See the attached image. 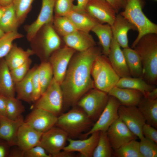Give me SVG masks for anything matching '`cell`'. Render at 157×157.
Here are the masks:
<instances>
[{
	"label": "cell",
	"instance_id": "cell-1",
	"mask_svg": "<svg viewBox=\"0 0 157 157\" xmlns=\"http://www.w3.org/2000/svg\"><path fill=\"white\" fill-rule=\"evenodd\" d=\"M101 54L100 48L96 46L74 54L60 85L63 104H76L84 95L94 88L92 68L96 58Z\"/></svg>",
	"mask_w": 157,
	"mask_h": 157
},
{
	"label": "cell",
	"instance_id": "cell-2",
	"mask_svg": "<svg viewBox=\"0 0 157 157\" xmlns=\"http://www.w3.org/2000/svg\"><path fill=\"white\" fill-rule=\"evenodd\" d=\"M139 55L143 70V78L154 85L157 81V34H146L133 48Z\"/></svg>",
	"mask_w": 157,
	"mask_h": 157
},
{
	"label": "cell",
	"instance_id": "cell-3",
	"mask_svg": "<svg viewBox=\"0 0 157 157\" xmlns=\"http://www.w3.org/2000/svg\"><path fill=\"white\" fill-rule=\"evenodd\" d=\"M143 0H127L124 10L119 13L136 28L137 36L132 44L133 48L140 38L150 33L157 34V25L151 21L144 14Z\"/></svg>",
	"mask_w": 157,
	"mask_h": 157
},
{
	"label": "cell",
	"instance_id": "cell-4",
	"mask_svg": "<svg viewBox=\"0 0 157 157\" xmlns=\"http://www.w3.org/2000/svg\"><path fill=\"white\" fill-rule=\"evenodd\" d=\"M52 22L42 26L30 41L31 49L42 62L48 61L52 54L60 47L61 40Z\"/></svg>",
	"mask_w": 157,
	"mask_h": 157
},
{
	"label": "cell",
	"instance_id": "cell-5",
	"mask_svg": "<svg viewBox=\"0 0 157 157\" xmlns=\"http://www.w3.org/2000/svg\"><path fill=\"white\" fill-rule=\"evenodd\" d=\"M91 75L95 88L107 94L116 86L120 78L111 66L107 56L102 54L94 61Z\"/></svg>",
	"mask_w": 157,
	"mask_h": 157
},
{
	"label": "cell",
	"instance_id": "cell-6",
	"mask_svg": "<svg viewBox=\"0 0 157 157\" xmlns=\"http://www.w3.org/2000/svg\"><path fill=\"white\" fill-rule=\"evenodd\" d=\"M92 121L81 108H74L58 116L56 126L61 129L69 137L78 135L87 129Z\"/></svg>",
	"mask_w": 157,
	"mask_h": 157
},
{
	"label": "cell",
	"instance_id": "cell-7",
	"mask_svg": "<svg viewBox=\"0 0 157 157\" xmlns=\"http://www.w3.org/2000/svg\"><path fill=\"white\" fill-rule=\"evenodd\" d=\"M108 97L107 93L93 88L84 95L76 104L92 121L95 120L97 119L104 109Z\"/></svg>",
	"mask_w": 157,
	"mask_h": 157
},
{
	"label": "cell",
	"instance_id": "cell-8",
	"mask_svg": "<svg viewBox=\"0 0 157 157\" xmlns=\"http://www.w3.org/2000/svg\"><path fill=\"white\" fill-rule=\"evenodd\" d=\"M34 108H41L58 116L63 105V95L60 85L53 77L48 87L35 102Z\"/></svg>",
	"mask_w": 157,
	"mask_h": 157
},
{
	"label": "cell",
	"instance_id": "cell-9",
	"mask_svg": "<svg viewBox=\"0 0 157 157\" xmlns=\"http://www.w3.org/2000/svg\"><path fill=\"white\" fill-rule=\"evenodd\" d=\"M121 104L115 97L109 96L107 103L104 109L92 128L81 137L86 138L92 133L98 131L106 132L109 127L119 117L118 110Z\"/></svg>",
	"mask_w": 157,
	"mask_h": 157
},
{
	"label": "cell",
	"instance_id": "cell-10",
	"mask_svg": "<svg viewBox=\"0 0 157 157\" xmlns=\"http://www.w3.org/2000/svg\"><path fill=\"white\" fill-rule=\"evenodd\" d=\"M68 137L64 131L54 126L43 133L38 145L43 147L51 157H56L66 146Z\"/></svg>",
	"mask_w": 157,
	"mask_h": 157
},
{
	"label": "cell",
	"instance_id": "cell-11",
	"mask_svg": "<svg viewBox=\"0 0 157 157\" xmlns=\"http://www.w3.org/2000/svg\"><path fill=\"white\" fill-rule=\"evenodd\" d=\"M76 51L66 46L56 50L49 58L48 61L52 67L53 78L60 85L64 79L71 60Z\"/></svg>",
	"mask_w": 157,
	"mask_h": 157
},
{
	"label": "cell",
	"instance_id": "cell-12",
	"mask_svg": "<svg viewBox=\"0 0 157 157\" xmlns=\"http://www.w3.org/2000/svg\"><path fill=\"white\" fill-rule=\"evenodd\" d=\"M118 114L119 117L138 138L140 139L144 137L142 129L146 121L138 107L120 105Z\"/></svg>",
	"mask_w": 157,
	"mask_h": 157
},
{
	"label": "cell",
	"instance_id": "cell-13",
	"mask_svg": "<svg viewBox=\"0 0 157 157\" xmlns=\"http://www.w3.org/2000/svg\"><path fill=\"white\" fill-rule=\"evenodd\" d=\"M58 116L45 110L34 108L24 123L35 130L44 133L56 126Z\"/></svg>",
	"mask_w": 157,
	"mask_h": 157
},
{
	"label": "cell",
	"instance_id": "cell-14",
	"mask_svg": "<svg viewBox=\"0 0 157 157\" xmlns=\"http://www.w3.org/2000/svg\"><path fill=\"white\" fill-rule=\"evenodd\" d=\"M106 132L114 150L138 138L119 117L109 127Z\"/></svg>",
	"mask_w": 157,
	"mask_h": 157
},
{
	"label": "cell",
	"instance_id": "cell-15",
	"mask_svg": "<svg viewBox=\"0 0 157 157\" xmlns=\"http://www.w3.org/2000/svg\"><path fill=\"white\" fill-rule=\"evenodd\" d=\"M85 11L99 23L110 26L117 14L113 7L105 0H90L86 6Z\"/></svg>",
	"mask_w": 157,
	"mask_h": 157
},
{
	"label": "cell",
	"instance_id": "cell-16",
	"mask_svg": "<svg viewBox=\"0 0 157 157\" xmlns=\"http://www.w3.org/2000/svg\"><path fill=\"white\" fill-rule=\"evenodd\" d=\"M56 1L42 0L41 9L37 18L31 24L25 27L27 39L29 42L42 26L53 22Z\"/></svg>",
	"mask_w": 157,
	"mask_h": 157
},
{
	"label": "cell",
	"instance_id": "cell-17",
	"mask_svg": "<svg viewBox=\"0 0 157 157\" xmlns=\"http://www.w3.org/2000/svg\"><path fill=\"white\" fill-rule=\"evenodd\" d=\"M100 131L94 132L88 138L82 140H76L68 138V144L63 150L72 152H79L84 157H92L97 144Z\"/></svg>",
	"mask_w": 157,
	"mask_h": 157
},
{
	"label": "cell",
	"instance_id": "cell-18",
	"mask_svg": "<svg viewBox=\"0 0 157 157\" xmlns=\"http://www.w3.org/2000/svg\"><path fill=\"white\" fill-rule=\"evenodd\" d=\"M121 47L113 36L108 58L112 67L120 78L131 77Z\"/></svg>",
	"mask_w": 157,
	"mask_h": 157
},
{
	"label": "cell",
	"instance_id": "cell-19",
	"mask_svg": "<svg viewBox=\"0 0 157 157\" xmlns=\"http://www.w3.org/2000/svg\"><path fill=\"white\" fill-rule=\"evenodd\" d=\"M63 40L66 46L76 51H84L96 45L89 33L78 30L63 37Z\"/></svg>",
	"mask_w": 157,
	"mask_h": 157
},
{
	"label": "cell",
	"instance_id": "cell-20",
	"mask_svg": "<svg viewBox=\"0 0 157 157\" xmlns=\"http://www.w3.org/2000/svg\"><path fill=\"white\" fill-rule=\"evenodd\" d=\"M24 122L23 117L14 120L0 115V139L7 142L11 147L16 145L17 132Z\"/></svg>",
	"mask_w": 157,
	"mask_h": 157
},
{
	"label": "cell",
	"instance_id": "cell-21",
	"mask_svg": "<svg viewBox=\"0 0 157 157\" xmlns=\"http://www.w3.org/2000/svg\"><path fill=\"white\" fill-rule=\"evenodd\" d=\"M43 133L23 123L18 129L16 146L23 151L38 145Z\"/></svg>",
	"mask_w": 157,
	"mask_h": 157
},
{
	"label": "cell",
	"instance_id": "cell-22",
	"mask_svg": "<svg viewBox=\"0 0 157 157\" xmlns=\"http://www.w3.org/2000/svg\"><path fill=\"white\" fill-rule=\"evenodd\" d=\"M111 26L113 36L120 47L123 49L129 47L128 33L130 30H137L135 27L120 14H117Z\"/></svg>",
	"mask_w": 157,
	"mask_h": 157
},
{
	"label": "cell",
	"instance_id": "cell-23",
	"mask_svg": "<svg viewBox=\"0 0 157 157\" xmlns=\"http://www.w3.org/2000/svg\"><path fill=\"white\" fill-rule=\"evenodd\" d=\"M108 94L117 99L121 105L126 106H137L143 96L142 93L138 90L116 86Z\"/></svg>",
	"mask_w": 157,
	"mask_h": 157
},
{
	"label": "cell",
	"instance_id": "cell-24",
	"mask_svg": "<svg viewBox=\"0 0 157 157\" xmlns=\"http://www.w3.org/2000/svg\"><path fill=\"white\" fill-rule=\"evenodd\" d=\"M34 54L31 49L24 50L16 43L13 45L4 59L10 70L21 65L31 56Z\"/></svg>",
	"mask_w": 157,
	"mask_h": 157
},
{
	"label": "cell",
	"instance_id": "cell-25",
	"mask_svg": "<svg viewBox=\"0 0 157 157\" xmlns=\"http://www.w3.org/2000/svg\"><path fill=\"white\" fill-rule=\"evenodd\" d=\"M65 16L70 20L77 30L87 32L89 33L99 23L85 11L80 12L72 10Z\"/></svg>",
	"mask_w": 157,
	"mask_h": 157
},
{
	"label": "cell",
	"instance_id": "cell-26",
	"mask_svg": "<svg viewBox=\"0 0 157 157\" xmlns=\"http://www.w3.org/2000/svg\"><path fill=\"white\" fill-rule=\"evenodd\" d=\"M15 84L4 59L0 60V94L7 98L14 97Z\"/></svg>",
	"mask_w": 157,
	"mask_h": 157
},
{
	"label": "cell",
	"instance_id": "cell-27",
	"mask_svg": "<svg viewBox=\"0 0 157 157\" xmlns=\"http://www.w3.org/2000/svg\"><path fill=\"white\" fill-rule=\"evenodd\" d=\"M37 66L30 69L24 78L15 84L17 98L20 100L29 103L32 102V76Z\"/></svg>",
	"mask_w": 157,
	"mask_h": 157
},
{
	"label": "cell",
	"instance_id": "cell-28",
	"mask_svg": "<svg viewBox=\"0 0 157 157\" xmlns=\"http://www.w3.org/2000/svg\"><path fill=\"white\" fill-rule=\"evenodd\" d=\"M130 74L133 77L143 78V70L140 58L136 51L128 47L122 50Z\"/></svg>",
	"mask_w": 157,
	"mask_h": 157
},
{
	"label": "cell",
	"instance_id": "cell-29",
	"mask_svg": "<svg viewBox=\"0 0 157 157\" xmlns=\"http://www.w3.org/2000/svg\"><path fill=\"white\" fill-rule=\"evenodd\" d=\"M91 31L97 37L102 48V53L107 56L110 50L113 33L111 26L108 24L98 23L92 29Z\"/></svg>",
	"mask_w": 157,
	"mask_h": 157
},
{
	"label": "cell",
	"instance_id": "cell-30",
	"mask_svg": "<svg viewBox=\"0 0 157 157\" xmlns=\"http://www.w3.org/2000/svg\"><path fill=\"white\" fill-rule=\"evenodd\" d=\"M147 123L157 127V99L151 100L142 97L138 105Z\"/></svg>",
	"mask_w": 157,
	"mask_h": 157
},
{
	"label": "cell",
	"instance_id": "cell-31",
	"mask_svg": "<svg viewBox=\"0 0 157 157\" xmlns=\"http://www.w3.org/2000/svg\"><path fill=\"white\" fill-rule=\"evenodd\" d=\"M116 86L138 90L144 96L145 94L155 88L154 85L148 83L141 78L131 77L120 78Z\"/></svg>",
	"mask_w": 157,
	"mask_h": 157
},
{
	"label": "cell",
	"instance_id": "cell-32",
	"mask_svg": "<svg viewBox=\"0 0 157 157\" xmlns=\"http://www.w3.org/2000/svg\"><path fill=\"white\" fill-rule=\"evenodd\" d=\"M20 24L13 3L9 5L0 20V28L5 33L17 31Z\"/></svg>",
	"mask_w": 157,
	"mask_h": 157
},
{
	"label": "cell",
	"instance_id": "cell-33",
	"mask_svg": "<svg viewBox=\"0 0 157 157\" xmlns=\"http://www.w3.org/2000/svg\"><path fill=\"white\" fill-rule=\"evenodd\" d=\"M52 24L57 34L63 37L77 30L72 22L65 16L55 15Z\"/></svg>",
	"mask_w": 157,
	"mask_h": 157
},
{
	"label": "cell",
	"instance_id": "cell-34",
	"mask_svg": "<svg viewBox=\"0 0 157 157\" xmlns=\"http://www.w3.org/2000/svg\"><path fill=\"white\" fill-rule=\"evenodd\" d=\"M113 150L106 132L100 131L98 140L92 157H111L113 156Z\"/></svg>",
	"mask_w": 157,
	"mask_h": 157
},
{
	"label": "cell",
	"instance_id": "cell-35",
	"mask_svg": "<svg viewBox=\"0 0 157 157\" xmlns=\"http://www.w3.org/2000/svg\"><path fill=\"white\" fill-rule=\"evenodd\" d=\"M113 156L117 157H142L139 150V142L131 140L114 150Z\"/></svg>",
	"mask_w": 157,
	"mask_h": 157
},
{
	"label": "cell",
	"instance_id": "cell-36",
	"mask_svg": "<svg viewBox=\"0 0 157 157\" xmlns=\"http://www.w3.org/2000/svg\"><path fill=\"white\" fill-rule=\"evenodd\" d=\"M38 72L42 95L53 77L52 68L49 62H42L38 67Z\"/></svg>",
	"mask_w": 157,
	"mask_h": 157
},
{
	"label": "cell",
	"instance_id": "cell-37",
	"mask_svg": "<svg viewBox=\"0 0 157 157\" xmlns=\"http://www.w3.org/2000/svg\"><path fill=\"white\" fill-rule=\"evenodd\" d=\"M25 107L21 100L15 97L8 98L6 106V117L13 120H17L23 117Z\"/></svg>",
	"mask_w": 157,
	"mask_h": 157
},
{
	"label": "cell",
	"instance_id": "cell-38",
	"mask_svg": "<svg viewBox=\"0 0 157 157\" xmlns=\"http://www.w3.org/2000/svg\"><path fill=\"white\" fill-rule=\"evenodd\" d=\"M23 36L17 31L5 33L0 37V59L5 57L9 53L15 40Z\"/></svg>",
	"mask_w": 157,
	"mask_h": 157
},
{
	"label": "cell",
	"instance_id": "cell-39",
	"mask_svg": "<svg viewBox=\"0 0 157 157\" xmlns=\"http://www.w3.org/2000/svg\"><path fill=\"white\" fill-rule=\"evenodd\" d=\"M34 0H13V4L20 25L24 21L31 10Z\"/></svg>",
	"mask_w": 157,
	"mask_h": 157
},
{
	"label": "cell",
	"instance_id": "cell-40",
	"mask_svg": "<svg viewBox=\"0 0 157 157\" xmlns=\"http://www.w3.org/2000/svg\"><path fill=\"white\" fill-rule=\"evenodd\" d=\"M139 150L142 157L157 156V143L144 137L140 139Z\"/></svg>",
	"mask_w": 157,
	"mask_h": 157
},
{
	"label": "cell",
	"instance_id": "cell-41",
	"mask_svg": "<svg viewBox=\"0 0 157 157\" xmlns=\"http://www.w3.org/2000/svg\"><path fill=\"white\" fill-rule=\"evenodd\" d=\"M32 60L30 58L24 63L15 68L10 70L12 79L15 84L21 81L29 70Z\"/></svg>",
	"mask_w": 157,
	"mask_h": 157
},
{
	"label": "cell",
	"instance_id": "cell-42",
	"mask_svg": "<svg viewBox=\"0 0 157 157\" xmlns=\"http://www.w3.org/2000/svg\"><path fill=\"white\" fill-rule=\"evenodd\" d=\"M74 0H56L54 10L55 15L65 16L73 10Z\"/></svg>",
	"mask_w": 157,
	"mask_h": 157
},
{
	"label": "cell",
	"instance_id": "cell-43",
	"mask_svg": "<svg viewBox=\"0 0 157 157\" xmlns=\"http://www.w3.org/2000/svg\"><path fill=\"white\" fill-rule=\"evenodd\" d=\"M38 67L37 66L32 76V102H35L42 95L41 87L38 72Z\"/></svg>",
	"mask_w": 157,
	"mask_h": 157
},
{
	"label": "cell",
	"instance_id": "cell-44",
	"mask_svg": "<svg viewBox=\"0 0 157 157\" xmlns=\"http://www.w3.org/2000/svg\"><path fill=\"white\" fill-rule=\"evenodd\" d=\"M24 157H51L42 147L38 145L24 151Z\"/></svg>",
	"mask_w": 157,
	"mask_h": 157
},
{
	"label": "cell",
	"instance_id": "cell-45",
	"mask_svg": "<svg viewBox=\"0 0 157 157\" xmlns=\"http://www.w3.org/2000/svg\"><path fill=\"white\" fill-rule=\"evenodd\" d=\"M142 133L144 137L157 143V131L156 128L146 123L142 127Z\"/></svg>",
	"mask_w": 157,
	"mask_h": 157
},
{
	"label": "cell",
	"instance_id": "cell-46",
	"mask_svg": "<svg viewBox=\"0 0 157 157\" xmlns=\"http://www.w3.org/2000/svg\"><path fill=\"white\" fill-rule=\"evenodd\" d=\"M114 9L117 14L124 9L126 4L127 0H105Z\"/></svg>",
	"mask_w": 157,
	"mask_h": 157
},
{
	"label": "cell",
	"instance_id": "cell-47",
	"mask_svg": "<svg viewBox=\"0 0 157 157\" xmlns=\"http://www.w3.org/2000/svg\"><path fill=\"white\" fill-rule=\"evenodd\" d=\"M10 147L7 142L0 139V157H8Z\"/></svg>",
	"mask_w": 157,
	"mask_h": 157
},
{
	"label": "cell",
	"instance_id": "cell-48",
	"mask_svg": "<svg viewBox=\"0 0 157 157\" xmlns=\"http://www.w3.org/2000/svg\"><path fill=\"white\" fill-rule=\"evenodd\" d=\"M77 4L74 5L73 10L80 12H85L86 5L90 0H77Z\"/></svg>",
	"mask_w": 157,
	"mask_h": 157
},
{
	"label": "cell",
	"instance_id": "cell-49",
	"mask_svg": "<svg viewBox=\"0 0 157 157\" xmlns=\"http://www.w3.org/2000/svg\"><path fill=\"white\" fill-rule=\"evenodd\" d=\"M8 98L0 94V115L6 116V106Z\"/></svg>",
	"mask_w": 157,
	"mask_h": 157
},
{
	"label": "cell",
	"instance_id": "cell-50",
	"mask_svg": "<svg viewBox=\"0 0 157 157\" xmlns=\"http://www.w3.org/2000/svg\"><path fill=\"white\" fill-rule=\"evenodd\" d=\"M23 151V150L18 147L17 148L10 150L8 157H24Z\"/></svg>",
	"mask_w": 157,
	"mask_h": 157
},
{
	"label": "cell",
	"instance_id": "cell-51",
	"mask_svg": "<svg viewBox=\"0 0 157 157\" xmlns=\"http://www.w3.org/2000/svg\"><path fill=\"white\" fill-rule=\"evenodd\" d=\"M147 99L154 100L157 99V88H155L147 92L143 96Z\"/></svg>",
	"mask_w": 157,
	"mask_h": 157
},
{
	"label": "cell",
	"instance_id": "cell-52",
	"mask_svg": "<svg viewBox=\"0 0 157 157\" xmlns=\"http://www.w3.org/2000/svg\"><path fill=\"white\" fill-rule=\"evenodd\" d=\"M74 152H69L63 150L56 156V157H74L75 156Z\"/></svg>",
	"mask_w": 157,
	"mask_h": 157
},
{
	"label": "cell",
	"instance_id": "cell-53",
	"mask_svg": "<svg viewBox=\"0 0 157 157\" xmlns=\"http://www.w3.org/2000/svg\"><path fill=\"white\" fill-rule=\"evenodd\" d=\"M13 0H0V6L5 7L13 3Z\"/></svg>",
	"mask_w": 157,
	"mask_h": 157
},
{
	"label": "cell",
	"instance_id": "cell-54",
	"mask_svg": "<svg viewBox=\"0 0 157 157\" xmlns=\"http://www.w3.org/2000/svg\"><path fill=\"white\" fill-rule=\"evenodd\" d=\"M8 6L5 7H0V20Z\"/></svg>",
	"mask_w": 157,
	"mask_h": 157
},
{
	"label": "cell",
	"instance_id": "cell-55",
	"mask_svg": "<svg viewBox=\"0 0 157 157\" xmlns=\"http://www.w3.org/2000/svg\"><path fill=\"white\" fill-rule=\"evenodd\" d=\"M5 33L0 28V37L2 36Z\"/></svg>",
	"mask_w": 157,
	"mask_h": 157
},
{
	"label": "cell",
	"instance_id": "cell-56",
	"mask_svg": "<svg viewBox=\"0 0 157 157\" xmlns=\"http://www.w3.org/2000/svg\"><path fill=\"white\" fill-rule=\"evenodd\" d=\"M154 0L156 1L157 0Z\"/></svg>",
	"mask_w": 157,
	"mask_h": 157
},
{
	"label": "cell",
	"instance_id": "cell-57",
	"mask_svg": "<svg viewBox=\"0 0 157 157\" xmlns=\"http://www.w3.org/2000/svg\"><path fill=\"white\" fill-rule=\"evenodd\" d=\"M0 7H1V6H0Z\"/></svg>",
	"mask_w": 157,
	"mask_h": 157
}]
</instances>
